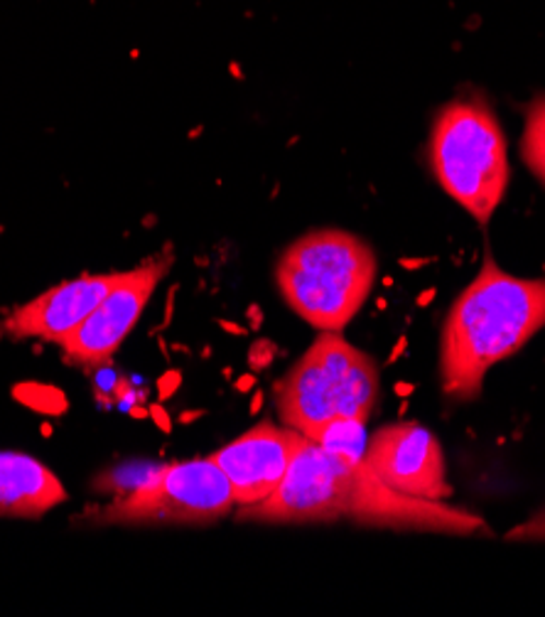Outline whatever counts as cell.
I'll return each mask as SVG.
<instances>
[{
	"label": "cell",
	"instance_id": "ba28073f",
	"mask_svg": "<svg viewBox=\"0 0 545 617\" xmlns=\"http://www.w3.org/2000/svg\"><path fill=\"white\" fill-rule=\"evenodd\" d=\"M363 460L384 485L400 495L433 502H447L455 495L439 441L420 423H394L374 431Z\"/></svg>",
	"mask_w": 545,
	"mask_h": 617
},
{
	"label": "cell",
	"instance_id": "8992f818",
	"mask_svg": "<svg viewBox=\"0 0 545 617\" xmlns=\"http://www.w3.org/2000/svg\"><path fill=\"white\" fill-rule=\"evenodd\" d=\"M234 490L212 458L168 465L156 482L116 497L101 525H212L234 511Z\"/></svg>",
	"mask_w": 545,
	"mask_h": 617
},
{
	"label": "cell",
	"instance_id": "277c9868",
	"mask_svg": "<svg viewBox=\"0 0 545 617\" xmlns=\"http://www.w3.org/2000/svg\"><path fill=\"white\" fill-rule=\"evenodd\" d=\"M275 411L308 439L334 419L369 423L379 398V367L339 332H324L288 374L273 384Z\"/></svg>",
	"mask_w": 545,
	"mask_h": 617
},
{
	"label": "cell",
	"instance_id": "4316f807",
	"mask_svg": "<svg viewBox=\"0 0 545 617\" xmlns=\"http://www.w3.org/2000/svg\"><path fill=\"white\" fill-rule=\"evenodd\" d=\"M128 411H131L133 419H146V416H150L148 408H143V406H131Z\"/></svg>",
	"mask_w": 545,
	"mask_h": 617
},
{
	"label": "cell",
	"instance_id": "ffe728a7",
	"mask_svg": "<svg viewBox=\"0 0 545 617\" xmlns=\"http://www.w3.org/2000/svg\"><path fill=\"white\" fill-rule=\"evenodd\" d=\"M256 372H251V374H244V377H238L236 379V392H241V394H248V392H253V386H256Z\"/></svg>",
	"mask_w": 545,
	"mask_h": 617
},
{
	"label": "cell",
	"instance_id": "7402d4cb",
	"mask_svg": "<svg viewBox=\"0 0 545 617\" xmlns=\"http://www.w3.org/2000/svg\"><path fill=\"white\" fill-rule=\"evenodd\" d=\"M219 328L226 330V332H232V335H236V337H246L248 335L246 328L236 325V322H228V320H219Z\"/></svg>",
	"mask_w": 545,
	"mask_h": 617
},
{
	"label": "cell",
	"instance_id": "3957f363",
	"mask_svg": "<svg viewBox=\"0 0 545 617\" xmlns=\"http://www.w3.org/2000/svg\"><path fill=\"white\" fill-rule=\"evenodd\" d=\"M376 279L371 246L342 230L300 236L275 266V283L288 306L312 328L339 332L367 303Z\"/></svg>",
	"mask_w": 545,
	"mask_h": 617
},
{
	"label": "cell",
	"instance_id": "7c38bea8",
	"mask_svg": "<svg viewBox=\"0 0 545 617\" xmlns=\"http://www.w3.org/2000/svg\"><path fill=\"white\" fill-rule=\"evenodd\" d=\"M165 470H168V465L126 462V465H119V468L99 474L91 488L97 492H103V495L126 497L131 495V492H136L140 488L150 485V482H156Z\"/></svg>",
	"mask_w": 545,
	"mask_h": 617
},
{
	"label": "cell",
	"instance_id": "5b68a950",
	"mask_svg": "<svg viewBox=\"0 0 545 617\" xmlns=\"http://www.w3.org/2000/svg\"><path fill=\"white\" fill-rule=\"evenodd\" d=\"M430 163L445 193L486 224L509 187L506 138L494 111L480 99H455L437 111Z\"/></svg>",
	"mask_w": 545,
	"mask_h": 617
},
{
	"label": "cell",
	"instance_id": "44dd1931",
	"mask_svg": "<svg viewBox=\"0 0 545 617\" xmlns=\"http://www.w3.org/2000/svg\"><path fill=\"white\" fill-rule=\"evenodd\" d=\"M246 316H248V325H251L253 332L261 330V325H263V310H261V308L251 306V308L246 310Z\"/></svg>",
	"mask_w": 545,
	"mask_h": 617
},
{
	"label": "cell",
	"instance_id": "d6986e66",
	"mask_svg": "<svg viewBox=\"0 0 545 617\" xmlns=\"http://www.w3.org/2000/svg\"><path fill=\"white\" fill-rule=\"evenodd\" d=\"M148 414H150L152 423H156L162 433H170V431H172V419H170V414L165 411V406H162V402H160V404H150V406H148Z\"/></svg>",
	"mask_w": 545,
	"mask_h": 617
},
{
	"label": "cell",
	"instance_id": "9a60e30c",
	"mask_svg": "<svg viewBox=\"0 0 545 617\" xmlns=\"http://www.w3.org/2000/svg\"><path fill=\"white\" fill-rule=\"evenodd\" d=\"M13 398L25 408H30L35 414L42 416H64L70 411V398L52 384H40V382H21L13 386Z\"/></svg>",
	"mask_w": 545,
	"mask_h": 617
},
{
	"label": "cell",
	"instance_id": "30bf717a",
	"mask_svg": "<svg viewBox=\"0 0 545 617\" xmlns=\"http://www.w3.org/2000/svg\"><path fill=\"white\" fill-rule=\"evenodd\" d=\"M123 273H97V276L64 281L15 308L3 320V332L13 340L35 337L62 345V340L79 328L91 316V310L109 296L111 288L123 279Z\"/></svg>",
	"mask_w": 545,
	"mask_h": 617
},
{
	"label": "cell",
	"instance_id": "9c48e42d",
	"mask_svg": "<svg viewBox=\"0 0 545 617\" xmlns=\"http://www.w3.org/2000/svg\"><path fill=\"white\" fill-rule=\"evenodd\" d=\"M302 433L263 421L241 439L209 455L232 482L236 505H256L271 497L288 472V465Z\"/></svg>",
	"mask_w": 545,
	"mask_h": 617
},
{
	"label": "cell",
	"instance_id": "8fae6325",
	"mask_svg": "<svg viewBox=\"0 0 545 617\" xmlns=\"http://www.w3.org/2000/svg\"><path fill=\"white\" fill-rule=\"evenodd\" d=\"M64 499L66 490L47 465L25 453H0V517L40 519Z\"/></svg>",
	"mask_w": 545,
	"mask_h": 617
},
{
	"label": "cell",
	"instance_id": "52a82bcc",
	"mask_svg": "<svg viewBox=\"0 0 545 617\" xmlns=\"http://www.w3.org/2000/svg\"><path fill=\"white\" fill-rule=\"evenodd\" d=\"M175 256L170 249L162 256H150L138 269L126 271L91 316L62 340L70 362L82 367H111V357L138 325L158 283L168 276Z\"/></svg>",
	"mask_w": 545,
	"mask_h": 617
},
{
	"label": "cell",
	"instance_id": "d4e9b609",
	"mask_svg": "<svg viewBox=\"0 0 545 617\" xmlns=\"http://www.w3.org/2000/svg\"><path fill=\"white\" fill-rule=\"evenodd\" d=\"M199 416H205V411H185L179 416V423H193L199 419Z\"/></svg>",
	"mask_w": 545,
	"mask_h": 617
},
{
	"label": "cell",
	"instance_id": "f1b7e54d",
	"mask_svg": "<svg viewBox=\"0 0 545 617\" xmlns=\"http://www.w3.org/2000/svg\"><path fill=\"white\" fill-rule=\"evenodd\" d=\"M42 433H45V439H50V435H52V429H50V425L45 423V425H42Z\"/></svg>",
	"mask_w": 545,
	"mask_h": 617
},
{
	"label": "cell",
	"instance_id": "cb8c5ba5",
	"mask_svg": "<svg viewBox=\"0 0 545 617\" xmlns=\"http://www.w3.org/2000/svg\"><path fill=\"white\" fill-rule=\"evenodd\" d=\"M394 392H396L400 398H408L410 394L416 392V386H413V384H404V382H400V384H396V386H394Z\"/></svg>",
	"mask_w": 545,
	"mask_h": 617
},
{
	"label": "cell",
	"instance_id": "83f0119b",
	"mask_svg": "<svg viewBox=\"0 0 545 617\" xmlns=\"http://www.w3.org/2000/svg\"><path fill=\"white\" fill-rule=\"evenodd\" d=\"M433 296H435V291H428V293H423V296H420V298H418V306H420V308L428 306V303H430V300H433Z\"/></svg>",
	"mask_w": 545,
	"mask_h": 617
},
{
	"label": "cell",
	"instance_id": "6da1fadb",
	"mask_svg": "<svg viewBox=\"0 0 545 617\" xmlns=\"http://www.w3.org/2000/svg\"><path fill=\"white\" fill-rule=\"evenodd\" d=\"M238 521L314 525L351 519L363 527L428 531L449 536H492V527L449 502L400 495L376 478L367 460H349L302 435L288 472L271 497L236 511Z\"/></svg>",
	"mask_w": 545,
	"mask_h": 617
},
{
	"label": "cell",
	"instance_id": "5bb4252c",
	"mask_svg": "<svg viewBox=\"0 0 545 617\" xmlns=\"http://www.w3.org/2000/svg\"><path fill=\"white\" fill-rule=\"evenodd\" d=\"M521 158L545 185V97L531 101L521 136Z\"/></svg>",
	"mask_w": 545,
	"mask_h": 617
},
{
	"label": "cell",
	"instance_id": "ac0fdd59",
	"mask_svg": "<svg viewBox=\"0 0 545 617\" xmlns=\"http://www.w3.org/2000/svg\"><path fill=\"white\" fill-rule=\"evenodd\" d=\"M179 384H182V372H179V369H170V372L162 374L158 379V398H160V402H168V398L175 396Z\"/></svg>",
	"mask_w": 545,
	"mask_h": 617
},
{
	"label": "cell",
	"instance_id": "603a6c76",
	"mask_svg": "<svg viewBox=\"0 0 545 617\" xmlns=\"http://www.w3.org/2000/svg\"><path fill=\"white\" fill-rule=\"evenodd\" d=\"M406 345H408V340H406V337H400V340H398V345H396V349H394V353H391V357H388V365H394L396 359H398L400 355H404Z\"/></svg>",
	"mask_w": 545,
	"mask_h": 617
},
{
	"label": "cell",
	"instance_id": "2e32d148",
	"mask_svg": "<svg viewBox=\"0 0 545 617\" xmlns=\"http://www.w3.org/2000/svg\"><path fill=\"white\" fill-rule=\"evenodd\" d=\"M275 355H278V345H275L273 340H268V337L253 340V345L248 347V367H251L256 374L265 372V369L273 365Z\"/></svg>",
	"mask_w": 545,
	"mask_h": 617
},
{
	"label": "cell",
	"instance_id": "7a4b0ae2",
	"mask_svg": "<svg viewBox=\"0 0 545 617\" xmlns=\"http://www.w3.org/2000/svg\"><path fill=\"white\" fill-rule=\"evenodd\" d=\"M545 328V279H519L486 251L482 271L449 308L439 340V386L449 402L482 396L484 377Z\"/></svg>",
	"mask_w": 545,
	"mask_h": 617
},
{
	"label": "cell",
	"instance_id": "484cf974",
	"mask_svg": "<svg viewBox=\"0 0 545 617\" xmlns=\"http://www.w3.org/2000/svg\"><path fill=\"white\" fill-rule=\"evenodd\" d=\"M261 406H263V392H256L251 398V414L256 416L258 411H261Z\"/></svg>",
	"mask_w": 545,
	"mask_h": 617
},
{
	"label": "cell",
	"instance_id": "e0dca14e",
	"mask_svg": "<svg viewBox=\"0 0 545 617\" xmlns=\"http://www.w3.org/2000/svg\"><path fill=\"white\" fill-rule=\"evenodd\" d=\"M506 541H545V507L538 515L525 519L523 525L513 527L509 534H506Z\"/></svg>",
	"mask_w": 545,
	"mask_h": 617
},
{
	"label": "cell",
	"instance_id": "4fadbf2b",
	"mask_svg": "<svg viewBox=\"0 0 545 617\" xmlns=\"http://www.w3.org/2000/svg\"><path fill=\"white\" fill-rule=\"evenodd\" d=\"M318 441L324 448L344 455L349 460H361L367 453V423L354 421V419H334L332 423L324 425L318 433Z\"/></svg>",
	"mask_w": 545,
	"mask_h": 617
}]
</instances>
